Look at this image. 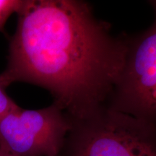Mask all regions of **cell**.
Segmentation results:
<instances>
[{"label": "cell", "instance_id": "obj_3", "mask_svg": "<svg viewBox=\"0 0 156 156\" xmlns=\"http://www.w3.org/2000/svg\"><path fill=\"white\" fill-rule=\"evenodd\" d=\"M152 5L155 17L151 26L126 36L124 65L106 106L156 123V1Z\"/></svg>", "mask_w": 156, "mask_h": 156}, {"label": "cell", "instance_id": "obj_7", "mask_svg": "<svg viewBox=\"0 0 156 156\" xmlns=\"http://www.w3.org/2000/svg\"><path fill=\"white\" fill-rule=\"evenodd\" d=\"M0 156H17V155L8 153H7V152L4 151H2V150L0 149Z\"/></svg>", "mask_w": 156, "mask_h": 156}, {"label": "cell", "instance_id": "obj_1", "mask_svg": "<svg viewBox=\"0 0 156 156\" xmlns=\"http://www.w3.org/2000/svg\"><path fill=\"white\" fill-rule=\"evenodd\" d=\"M17 15L0 85L44 87L72 120L106 106L124 65L126 36L112 35L80 0L24 1Z\"/></svg>", "mask_w": 156, "mask_h": 156}, {"label": "cell", "instance_id": "obj_6", "mask_svg": "<svg viewBox=\"0 0 156 156\" xmlns=\"http://www.w3.org/2000/svg\"><path fill=\"white\" fill-rule=\"evenodd\" d=\"M18 106L7 94L5 87L0 85V116Z\"/></svg>", "mask_w": 156, "mask_h": 156}, {"label": "cell", "instance_id": "obj_4", "mask_svg": "<svg viewBox=\"0 0 156 156\" xmlns=\"http://www.w3.org/2000/svg\"><path fill=\"white\" fill-rule=\"evenodd\" d=\"M73 124L57 105L18 106L0 116V149L17 156H59Z\"/></svg>", "mask_w": 156, "mask_h": 156}, {"label": "cell", "instance_id": "obj_2", "mask_svg": "<svg viewBox=\"0 0 156 156\" xmlns=\"http://www.w3.org/2000/svg\"><path fill=\"white\" fill-rule=\"evenodd\" d=\"M71 121L67 156H156V123L106 106Z\"/></svg>", "mask_w": 156, "mask_h": 156}, {"label": "cell", "instance_id": "obj_5", "mask_svg": "<svg viewBox=\"0 0 156 156\" xmlns=\"http://www.w3.org/2000/svg\"><path fill=\"white\" fill-rule=\"evenodd\" d=\"M24 1L19 0H0V32H3L7 20L13 13H17Z\"/></svg>", "mask_w": 156, "mask_h": 156}]
</instances>
